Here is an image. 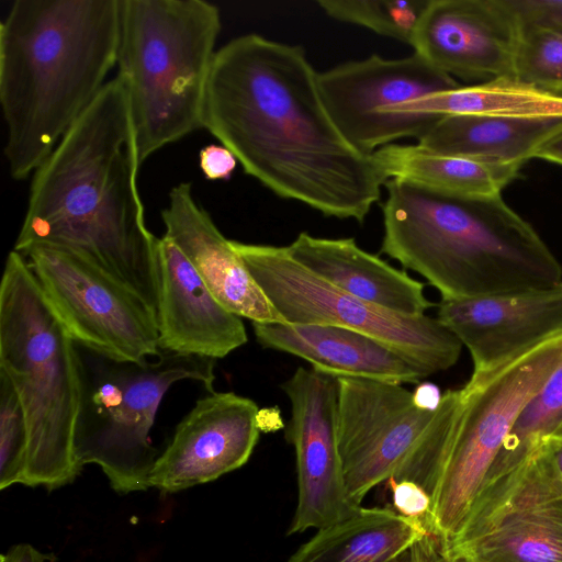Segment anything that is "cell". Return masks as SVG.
<instances>
[{
	"instance_id": "1",
	"label": "cell",
	"mask_w": 562,
	"mask_h": 562,
	"mask_svg": "<svg viewBox=\"0 0 562 562\" xmlns=\"http://www.w3.org/2000/svg\"><path fill=\"white\" fill-rule=\"evenodd\" d=\"M318 74L301 46L235 37L216 52L203 128L274 194L363 223L386 180L336 126Z\"/></svg>"
},
{
	"instance_id": "2",
	"label": "cell",
	"mask_w": 562,
	"mask_h": 562,
	"mask_svg": "<svg viewBox=\"0 0 562 562\" xmlns=\"http://www.w3.org/2000/svg\"><path fill=\"white\" fill-rule=\"evenodd\" d=\"M140 161L125 82L116 75L33 173L13 250L69 249L136 292L156 313V237L137 189Z\"/></svg>"
},
{
	"instance_id": "3",
	"label": "cell",
	"mask_w": 562,
	"mask_h": 562,
	"mask_svg": "<svg viewBox=\"0 0 562 562\" xmlns=\"http://www.w3.org/2000/svg\"><path fill=\"white\" fill-rule=\"evenodd\" d=\"M120 0H16L0 25L10 175L38 169L116 65Z\"/></svg>"
},
{
	"instance_id": "4",
	"label": "cell",
	"mask_w": 562,
	"mask_h": 562,
	"mask_svg": "<svg viewBox=\"0 0 562 562\" xmlns=\"http://www.w3.org/2000/svg\"><path fill=\"white\" fill-rule=\"evenodd\" d=\"M381 252L424 277L442 301L550 288L562 266L501 195L458 198L390 179Z\"/></svg>"
},
{
	"instance_id": "5",
	"label": "cell",
	"mask_w": 562,
	"mask_h": 562,
	"mask_svg": "<svg viewBox=\"0 0 562 562\" xmlns=\"http://www.w3.org/2000/svg\"><path fill=\"white\" fill-rule=\"evenodd\" d=\"M0 371L22 403L29 452L23 485L48 491L80 474L75 436L81 403V362L71 338L26 259L9 252L0 288Z\"/></svg>"
},
{
	"instance_id": "6",
	"label": "cell",
	"mask_w": 562,
	"mask_h": 562,
	"mask_svg": "<svg viewBox=\"0 0 562 562\" xmlns=\"http://www.w3.org/2000/svg\"><path fill=\"white\" fill-rule=\"evenodd\" d=\"M221 27L218 8L204 0H120L117 75L140 164L203 128Z\"/></svg>"
},
{
	"instance_id": "7",
	"label": "cell",
	"mask_w": 562,
	"mask_h": 562,
	"mask_svg": "<svg viewBox=\"0 0 562 562\" xmlns=\"http://www.w3.org/2000/svg\"><path fill=\"white\" fill-rule=\"evenodd\" d=\"M81 403L75 436L81 468L97 464L119 494L146 491L157 449L149 432L175 383L192 380L214 392V359L161 351L155 361L114 360L78 345Z\"/></svg>"
},
{
	"instance_id": "8",
	"label": "cell",
	"mask_w": 562,
	"mask_h": 562,
	"mask_svg": "<svg viewBox=\"0 0 562 562\" xmlns=\"http://www.w3.org/2000/svg\"><path fill=\"white\" fill-rule=\"evenodd\" d=\"M231 243L285 323L364 334L404 358L423 379L459 360L461 341L436 317L401 314L344 292L299 263L286 246Z\"/></svg>"
},
{
	"instance_id": "9",
	"label": "cell",
	"mask_w": 562,
	"mask_h": 562,
	"mask_svg": "<svg viewBox=\"0 0 562 562\" xmlns=\"http://www.w3.org/2000/svg\"><path fill=\"white\" fill-rule=\"evenodd\" d=\"M441 562H562V472L543 440L492 467L468 513L438 542Z\"/></svg>"
},
{
	"instance_id": "10",
	"label": "cell",
	"mask_w": 562,
	"mask_h": 562,
	"mask_svg": "<svg viewBox=\"0 0 562 562\" xmlns=\"http://www.w3.org/2000/svg\"><path fill=\"white\" fill-rule=\"evenodd\" d=\"M561 364L559 336L492 372L471 374L460 389L461 412L427 520L438 542L454 532L518 417Z\"/></svg>"
},
{
	"instance_id": "11",
	"label": "cell",
	"mask_w": 562,
	"mask_h": 562,
	"mask_svg": "<svg viewBox=\"0 0 562 562\" xmlns=\"http://www.w3.org/2000/svg\"><path fill=\"white\" fill-rule=\"evenodd\" d=\"M20 254L77 345L120 361L160 355L156 313L127 285L66 248L32 245Z\"/></svg>"
},
{
	"instance_id": "12",
	"label": "cell",
	"mask_w": 562,
	"mask_h": 562,
	"mask_svg": "<svg viewBox=\"0 0 562 562\" xmlns=\"http://www.w3.org/2000/svg\"><path fill=\"white\" fill-rule=\"evenodd\" d=\"M325 105L344 137L359 151L373 154L404 137L418 139L438 119L402 113L401 108L459 83L417 54L397 59L378 55L318 74Z\"/></svg>"
},
{
	"instance_id": "13",
	"label": "cell",
	"mask_w": 562,
	"mask_h": 562,
	"mask_svg": "<svg viewBox=\"0 0 562 562\" xmlns=\"http://www.w3.org/2000/svg\"><path fill=\"white\" fill-rule=\"evenodd\" d=\"M338 446L345 485L352 503L395 477L436 411L416 406L402 384L338 376Z\"/></svg>"
},
{
	"instance_id": "14",
	"label": "cell",
	"mask_w": 562,
	"mask_h": 562,
	"mask_svg": "<svg viewBox=\"0 0 562 562\" xmlns=\"http://www.w3.org/2000/svg\"><path fill=\"white\" fill-rule=\"evenodd\" d=\"M291 404L285 439L294 447L299 498L288 535L324 529L357 514L348 496L338 446V376L299 367L281 384Z\"/></svg>"
},
{
	"instance_id": "15",
	"label": "cell",
	"mask_w": 562,
	"mask_h": 562,
	"mask_svg": "<svg viewBox=\"0 0 562 562\" xmlns=\"http://www.w3.org/2000/svg\"><path fill=\"white\" fill-rule=\"evenodd\" d=\"M521 20L513 0H429L412 47L454 79L514 78Z\"/></svg>"
},
{
	"instance_id": "16",
	"label": "cell",
	"mask_w": 562,
	"mask_h": 562,
	"mask_svg": "<svg viewBox=\"0 0 562 562\" xmlns=\"http://www.w3.org/2000/svg\"><path fill=\"white\" fill-rule=\"evenodd\" d=\"M259 407L234 392H211L179 422L149 475L150 487L176 493L241 468L259 439Z\"/></svg>"
},
{
	"instance_id": "17",
	"label": "cell",
	"mask_w": 562,
	"mask_h": 562,
	"mask_svg": "<svg viewBox=\"0 0 562 562\" xmlns=\"http://www.w3.org/2000/svg\"><path fill=\"white\" fill-rule=\"evenodd\" d=\"M471 355L473 375L562 336V283L440 302L436 317Z\"/></svg>"
},
{
	"instance_id": "18",
	"label": "cell",
	"mask_w": 562,
	"mask_h": 562,
	"mask_svg": "<svg viewBox=\"0 0 562 562\" xmlns=\"http://www.w3.org/2000/svg\"><path fill=\"white\" fill-rule=\"evenodd\" d=\"M156 270L160 351L216 360L247 342L241 317L221 304L166 236L157 239Z\"/></svg>"
},
{
	"instance_id": "19",
	"label": "cell",
	"mask_w": 562,
	"mask_h": 562,
	"mask_svg": "<svg viewBox=\"0 0 562 562\" xmlns=\"http://www.w3.org/2000/svg\"><path fill=\"white\" fill-rule=\"evenodd\" d=\"M161 218L164 236L177 245L221 304L251 323H285L231 240L195 201L190 183L171 189Z\"/></svg>"
},
{
	"instance_id": "20",
	"label": "cell",
	"mask_w": 562,
	"mask_h": 562,
	"mask_svg": "<svg viewBox=\"0 0 562 562\" xmlns=\"http://www.w3.org/2000/svg\"><path fill=\"white\" fill-rule=\"evenodd\" d=\"M256 340L268 349L302 358L336 375L416 383L423 379L404 358L359 331L316 324L252 323Z\"/></svg>"
},
{
	"instance_id": "21",
	"label": "cell",
	"mask_w": 562,
	"mask_h": 562,
	"mask_svg": "<svg viewBox=\"0 0 562 562\" xmlns=\"http://www.w3.org/2000/svg\"><path fill=\"white\" fill-rule=\"evenodd\" d=\"M286 249L307 270L360 300L413 316L435 305L425 295L423 282L367 252L353 238H322L303 232Z\"/></svg>"
},
{
	"instance_id": "22",
	"label": "cell",
	"mask_w": 562,
	"mask_h": 562,
	"mask_svg": "<svg viewBox=\"0 0 562 562\" xmlns=\"http://www.w3.org/2000/svg\"><path fill=\"white\" fill-rule=\"evenodd\" d=\"M560 133L562 116L446 115L417 139V145L440 154L522 166Z\"/></svg>"
},
{
	"instance_id": "23",
	"label": "cell",
	"mask_w": 562,
	"mask_h": 562,
	"mask_svg": "<svg viewBox=\"0 0 562 562\" xmlns=\"http://www.w3.org/2000/svg\"><path fill=\"white\" fill-rule=\"evenodd\" d=\"M382 176L458 198H492L514 181L520 165L440 154L417 144L384 146L372 154Z\"/></svg>"
},
{
	"instance_id": "24",
	"label": "cell",
	"mask_w": 562,
	"mask_h": 562,
	"mask_svg": "<svg viewBox=\"0 0 562 562\" xmlns=\"http://www.w3.org/2000/svg\"><path fill=\"white\" fill-rule=\"evenodd\" d=\"M431 537L426 525L387 507H361L318 532L288 562H390Z\"/></svg>"
},
{
	"instance_id": "25",
	"label": "cell",
	"mask_w": 562,
	"mask_h": 562,
	"mask_svg": "<svg viewBox=\"0 0 562 562\" xmlns=\"http://www.w3.org/2000/svg\"><path fill=\"white\" fill-rule=\"evenodd\" d=\"M401 112L436 116L552 117L562 116V97L514 78H502L425 95L405 103Z\"/></svg>"
},
{
	"instance_id": "26",
	"label": "cell",
	"mask_w": 562,
	"mask_h": 562,
	"mask_svg": "<svg viewBox=\"0 0 562 562\" xmlns=\"http://www.w3.org/2000/svg\"><path fill=\"white\" fill-rule=\"evenodd\" d=\"M429 0H319L330 18L412 45Z\"/></svg>"
},
{
	"instance_id": "27",
	"label": "cell",
	"mask_w": 562,
	"mask_h": 562,
	"mask_svg": "<svg viewBox=\"0 0 562 562\" xmlns=\"http://www.w3.org/2000/svg\"><path fill=\"white\" fill-rule=\"evenodd\" d=\"M514 79L562 97V25L521 21Z\"/></svg>"
},
{
	"instance_id": "28",
	"label": "cell",
	"mask_w": 562,
	"mask_h": 562,
	"mask_svg": "<svg viewBox=\"0 0 562 562\" xmlns=\"http://www.w3.org/2000/svg\"><path fill=\"white\" fill-rule=\"evenodd\" d=\"M561 423L562 364L527 404L493 465L508 464L521 459L550 436Z\"/></svg>"
},
{
	"instance_id": "29",
	"label": "cell",
	"mask_w": 562,
	"mask_h": 562,
	"mask_svg": "<svg viewBox=\"0 0 562 562\" xmlns=\"http://www.w3.org/2000/svg\"><path fill=\"white\" fill-rule=\"evenodd\" d=\"M29 452V428L11 380L0 371V488L23 484Z\"/></svg>"
},
{
	"instance_id": "30",
	"label": "cell",
	"mask_w": 562,
	"mask_h": 562,
	"mask_svg": "<svg viewBox=\"0 0 562 562\" xmlns=\"http://www.w3.org/2000/svg\"><path fill=\"white\" fill-rule=\"evenodd\" d=\"M392 491L393 506L405 517L419 519L427 527L431 508L429 494L418 484L409 480H387ZM428 529V528H427Z\"/></svg>"
},
{
	"instance_id": "31",
	"label": "cell",
	"mask_w": 562,
	"mask_h": 562,
	"mask_svg": "<svg viewBox=\"0 0 562 562\" xmlns=\"http://www.w3.org/2000/svg\"><path fill=\"white\" fill-rule=\"evenodd\" d=\"M237 162L234 154L223 145H209L200 151V168L209 180H227Z\"/></svg>"
},
{
	"instance_id": "32",
	"label": "cell",
	"mask_w": 562,
	"mask_h": 562,
	"mask_svg": "<svg viewBox=\"0 0 562 562\" xmlns=\"http://www.w3.org/2000/svg\"><path fill=\"white\" fill-rule=\"evenodd\" d=\"M521 21L562 25V0H513Z\"/></svg>"
},
{
	"instance_id": "33",
	"label": "cell",
	"mask_w": 562,
	"mask_h": 562,
	"mask_svg": "<svg viewBox=\"0 0 562 562\" xmlns=\"http://www.w3.org/2000/svg\"><path fill=\"white\" fill-rule=\"evenodd\" d=\"M412 393L416 406L430 412L438 408L442 397L439 387L430 382H419Z\"/></svg>"
},
{
	"instance_id": "34",
	"label": "cell",
	"mask_w": 562,
	"mask_h": 562,
	"mask_svg": "<svg viewBox=\"0 0 562 562\" xmlns=\"http://www.w3.org/2000/svg\"><path fill=\"white\" fill-rule=\"evenodd\" d=\"M47 557L29 543L11 547L0 557V562H46Z\"/></svg>"
},
{
	"instance_id": "35",
	"label": "cell",
	"mask_w": 562,
	"mask_h": 562,
	"mask_svg": "<svg viewBox=\"0 0 562 562\" xmlns=\"http://www.w3.org/2000/svg\"><path fill=\"white\" fill-rule=\"evenodd\" d=\"M535 158L562 165V133L555 135L542 145Z\"/></svg>"
},
{
	"instance_id": "36",
	"label": "cell",
	"mask_w": 562,
	"mask_h": 562,
	"mask_svg": "<svg viewBox=\"0 0 562 562\" xmlns=\"http://www.w3.org/2000/svg\"><path fill=\"white\" fill-rule=\"evenodd\" d=\"M436 551L430 537L417 543V562H439L436 560Z\"/></svg>"
},
{
	"instance_id": "37",
	"label": "cell",
	"mask_w": 562,
	"mask_h": 562,
	"mask_svg": "<svg viewBox=\"0 0 562 562\" xmlns=\"http://www.w3.org/2000/svg\"><path fill=\"white\" fill-rule=\"evenodd\" d=\"M390 562H417V544L402 552Z\"/></svg>"
},
{
	"instance_id": "38",
	"label": "cell",
	"mask_w": 562,
	"mask_h": 562,
	"mask_svg": "<svg viewBox=\"0 0 562 562\" xmlns=\"http://www.w3.org/2000/svg\"><path fill=\"white\" fill-rule=\"evenodd\" d=\"M544 440H548L549 442H551L553 445H562V423Z\"/></svg>"
},
{
	"instance_id": "39",
	"label": "cell",
	"mask_w": 562,
	"mask_h": 562,
	"mask_svg": "<svg viewBox=\"0 0 562 562\" xmlns=\"http://www.w3.org/2000/svg\"><path fill=\"white\" fill-rule=\"evenodd\" d=\"M548 441V440H547ZM551 443V442H550ZM554 448V452H555V458H557V462H558V465L562 472V445H553L551 443Z\"/></svg>"
}]
</instances>
